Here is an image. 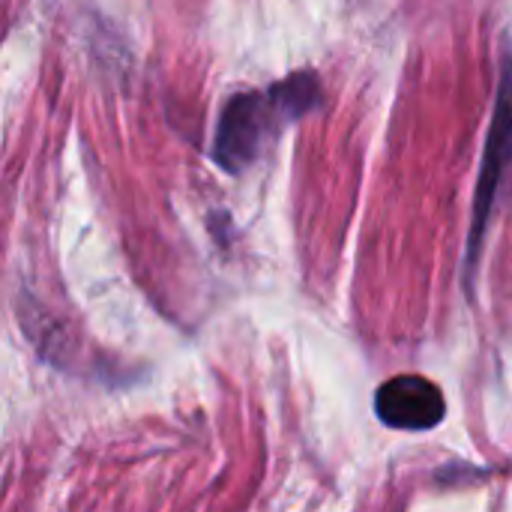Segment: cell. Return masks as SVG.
I'll return each mask as SVG.
<instances>
[{
  "mask_svg": "<svg viewBox=\"0 0 512 512\" xmlns=\"http://www.w3.org/2000/svg\"><path fill=\"white\" fill-rule=\"evenodd\" d=\"M512 153V78L507 75L501 81V93H498V111L492 120V132H489V147H486V162L480 171V186H477V204H474V225H471V243L468 252L471 258H477L480 243H483V231H486V219L495 207V195L498 186L504 180V168L510 162Z\"/></svg>",
  "mask_w": 512,
  "mask_h": 512,
  "instance_id": "2",
  "label": "cell"
},
{
  "mask_svg": "<svg viewBox=\"0 0 512 512\" xmlns=\"http://www.w3.org/2000/svg\"><path fill=\"white\" fill-rule=\"evenodd\" d=\"M318 84L312 75H294L285 84L267 93H246L237 96L219 123L216 135V159L228 171L246 168L264 147V141L279 129V123L294 120L315 108Z\"/></svg>",
  "mask_w": 512,
  "mask_h": 512,
  "instance_id": "1",
  "label": "cell"
},
{
  "mask_svg": "<svg viewBox=\"0 0 512 512\" xmlns=\"http://www.w3.org/2000/svg\"><path fill=\"white\" fill-rule=\"evenodd\" d=\"M375 411L393 429L420 432V429L438 426L447 405H444L441 390L432 381L420 375H399L378 390Z\"/></svg>",
  "mask_w": 512,
  "mask_h": 512,
  "instance_id": "3",
  "label": "cell"
}]
</instances>
